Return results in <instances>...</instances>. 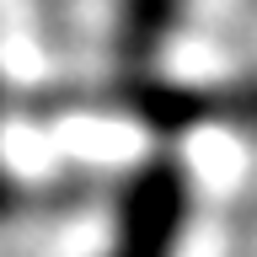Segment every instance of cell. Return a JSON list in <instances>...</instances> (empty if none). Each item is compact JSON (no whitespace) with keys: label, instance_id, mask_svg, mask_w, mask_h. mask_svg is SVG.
Listing matches in <instances>:
<instances>
[{"label":"cell","instance_id":"cell-1","mask_svg":"<svg viewBox=\"0 0 257 257\" xmlns=\"http://www.w3.org/2000/svg\"><path fill=\"white\" fill-rule=\"evenodd\" d=\"M182 0H118V54L128 64H150L177 27Z\"/></svg>","mask_w":257,"mask_h":257},{"label":"cell","instance_id":"cell-2","mask_svg":"<svg viewBox=\"0 0 257 257\" xmlns=\"http://www.w3.org/2000/svg\"><path fill=\"white\" fill-rule=\"evenodd\" d=\"M11 209V182H6V172H0V214Z\"/></svg>","mask_w":257,"mask_h":257}]
</instances>
